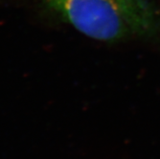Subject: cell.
I'll return each mask as SVG.
<instances>
[{"label":"cell","instance_id":"cell-1","mask_svg":"<svg viewBox=\"0 0 160 159\" xmlns=\"http://www.w3.org/2000/svg\"><path fill=\"white\" fill-rule=\"evenodd\" d=\"M78 32L100 41L149 37L159 14L149 0H43Z\"/></svg>","mask_w":160,"mask_h":159}]
</instances>
